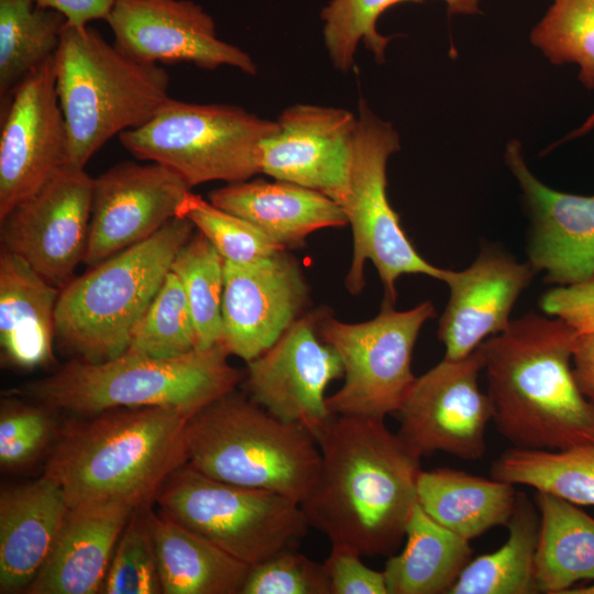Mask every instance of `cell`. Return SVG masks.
<instances>
[{"instance_id": "cb8c5ba5", "label": "cell", "mask_w": 594, "mask_h": 594, "mask_svg": "<svg viewBox=\"0 0 594 594\" xmlns=\"http://www.w3.org/2000/svg\"><path fill=\"white\" fill-rule=\"evenodd\" d=\"M210 202L251 222L285 249L304 245L317 230L348 224L343 208L331 198L277 179L228 184L211 193Z\"/></svg>"}, {"instance_id": "2e32d148", "label": "cell", "mask_w": 594, "mask_h": 594, "mask_svg": "<svg viewBox=\"0 0 594 594\" xmlns=\"http://www.w3.org/2000/svg\"><path fill=\"white\" fill-rule=\"evenodd\" d=\"M260 145V173L318 191L342 208L350 194L358 117L345 109L298 103Z\"/></svg>"}, {"instance_id": "8992f818", "label": "cell", "mask_w": 594, "mask_h": 594, "mask_svg": "<svg viewBox=\"0 0 594 594\" xmlns=\"http://www.w3.org/2000/svg\"><path fill=\"white\" fill-rule=\"evenodd\" d=\"M186 450L187 463L209 477L275 492L299 504L320 464L309 431L235 391L189 418Z\"/></svg>"}, {"instance_id": "7c38bea8", "label": "cell", "mask_w": 594, "mask_h": 594, "mask_svg": "<svg viewBox=\"0 0 594 594\" xmlns=\"http://www.w3.org/2000/svg\"><path fill=\"white\" fill-rule=\"evenodd\" d=\"M483 369L477 346L461 359L443 358L416 377L397 413V435L414 453L444 452L468 461L484 457L493 406L479 386Z\"/></svg>"}, {"instance_id": "8fae6325", "label": "cell", "mask_w": 594, "mask_h": 594, "mask_svg": "<svg viewBox=\"0 0 594 594\" xmlns=\"http://www.w3.org/2000/svg\"><path fill=\"white\" fill-rule=\"evenodd\" d=\"M426 300L408 310L383 304L373 319L346 323L323 315L318 332L339 354L343 385L327 397L332 415L385 419L400 409L416 376L413 352L419 332L435 317Z\"/></svg>"}, {"instance_id": "d4e9b609", "label": "cell", "mask_w": 594, "mask_h": 594, "mask_svg": "<svg viewBox=\"0 0 594 594\" xmlns=\"http://www.w3.org/2000/svg\"><path fill=\"white\" fill-rule=\"evenodd\" d=\"M59 292L26 261L1 246L2 361L21 370H32L52 361Z\"/></svg>"}, {"instance_id": "e575fe53", "label": "cell", "mask_w": 594, "mask_h": 594, "mask_svg": "<svg viewBox=\"0 0 594 594\" xmlns=\"http://www.w3.org/2000/svg\"><path fill=\"white\" fill-rule=\"evenodd\" d=\"M530 41L552 64H576L580 81L594 89V0H552ZM593 125L594 113L572 135H581Z\"/></svg>"}, {"instance_id": "ee69618b", "label": "cell", "mask_w": 594, "mask_h": 594, "mask_svg": "<svg viewBox=\"0 0 594 594\" xmlns=\"http://www.w3.org/2000/svg\"><path fill=\"white\" fill-rule=\"evenodd\" d=\"M564 594H594V580L591 584L579 586V587H571L568 591H565Z\"/></svg>"}, {"instance_id": "d6986e66", "label": "cell", "mask_w": 594, "mask_h": 594, "mask_svg": "<svg viewBox=\"0 0 594 594\" xmlns=\"http://www.w3.org/2000/svg\"><path fill=\"white\" fill-rule=\"evenodd\" d=\"M306 298L304 276L286 250L251 263L224 261L222 346L252 361L299 318Z\"/></svg>"}, {"instance_id": "ba28073f", "label": "cell", "mask_w": 594, "mask_h": 594, "mask_svg": "<svg viewBox=\"0 0 594 594\" xmlns=\"http://www.w3.org/2000/svg\"><path fill=\"white\" fill-rule=\"evenodd\" d=\"M160 514L252 566L297 549L310 527L282 494L209 477L186 463L161 486Z\"/></svg>"}, {"instance_id": "b9f144b4", "label": "cell", "mask_w": 594, "mask_h": 594, "mask_svg": "<svg viewBox=\"0 0 594 594\" xmlns=\"http://www.w3.org/2000/svg\"><path fill=\"white\" fill-rule=\"evenodd\" d=\"M118 0H35L45 9L62 13L67 24L85 26L95 20L107 21Z\"/></svg>"}, {"instance_id": "5b68a950", "label": "cell", "mask_w": 594, "mask_h": 594, "mask_svg": "<svg viewBox=\"0 0 594 594\" xmlns=\"http://www.w3.org/2000/svg\"><path fill=\"white\" fill-rule=\"evenodd\" d=\"M222 344L170 358L124 352L101 361L75 359L30 383L24 394L51 410L94 416L114 408L169 407L194 416L235 389L239 371Z\"/></svg>"}, {"instance_id": "ffe728a7", "label": "cell", "mask_w": 594, "mask_h": 594, "mask_svg": "<svg viewBox=\"0 0 594 594\" xmlns=\"http://www.w3.org/2000/svg\"><path fill=\"white\" fill-rule=\"evenodd\" d=\"M505 161L517 179L529 216L528 262L544 283L565 286L594 274V196L558 191L540 182L526 165L517 140Z\"/></svg>"}, {"instance_id": "7bdbcfd3", "label": "cell", "mask_w": 594, "mask_h": 594, "mask_svg": "<svg viewBox=\"0 0 594 594\" xmlns=\"http://www.w3.org/2000/svg\"><path fill=\"white\" fill-rule=\"evenodd\" d=\"M572 362L578 387L587 399L594 402V332L579 333Z\"/></svg>"}, {"instance_id": "f35d334b", "label": "cell", "mask_w": 594, "mask_h": 594, "mask_svg": "<svg viewBox=\"0 0 594 594\" xmlns=\"http://www.w3.org/2000/svg\"><path fill=\"white\" fill-rule=\"evenodd\" d=\"M241 594H331L324 563L288 549L250 566Z\"/></svg>"}, {"instance_id": "83f0119b", "label": "cell", "mask_w": 594, "mask_h": 594, "mask_svg": "<svg viewBox=\"0 0 594 594\" xmlns=\"http://www.w3.org/2000/svg\"><path fill=\"white\" fill-rule=\"evenodd\" d=\"M405 547L383 570L388 594L448 593L471 561L470 540L432 519L417 503L406 526Z\"/></svg>"}, {"instance_id": "277c9868", "label": "cell", "mask_w": 594, "mask_h": 594, "mask_svg": "<svg viewBox=\"0 0 594 594\" xmlns=\"http://www.w3.org/2000/svg\"><path fill=\"white\" fill-rule=\"evenodd\" d=\"M68 131L66 164L85 168L110 139L146 123L169 98V76L88 25L66 23L54 56Z\"/></svg>"}, {"instance_id": "f546056e", "label": "cell", "mask_w": 594, "mask_h": 594, "mask_svg": "<svg viewBox=\"0 0 594 594\" xmlns=\"http://www.w3.org/2000/svg\"><path fill=\"white\" fill-rule=\"evenodd\" d=\"M508 537L496 551L470 561L449 594L538 593L535 561L540 516L535 502L519 492L506 525Z\"/></svg>"}, {"instance_id": "4316f807", "label": "cell", "mask_w": 594, "mask_h": 594, "mask_svg": "<svg viewBox=\"0 0 594 594\" xmlns=\"http://www.w3.org/2000/svg\"><path fill=\"white\" fill-rule=\"evenodd\" d=\"M164 594H241L250 565L148 509Z\"/></svg>"}, {"instance_id": "e0dca14e", "label": "cell", "mask_w": 594, "mask_h": 594, "mask_svg": "<svg viewBox=\"0 0 594 594\" xmlns=\"http://www.w3.org/2000/svg\"><path fill=\"white\" fill-rule=\"evenodd\" d=\"M191 188L168 167L122 162L94 179L88 241L82 263L94 266L141 243L169 220Z\"/></svg>"}, {"instance_id": "d6a6232c", "label": "cell", "mask_w": 594, "mask_h": 594, "mask_svg": "<svg viewBox=\"0 0 594 594\" xmlns=\"http://www.w3.org/2000/svg\"><path fill=\"white\" fill-rule=\"evenodd\" d=\"M425 0H331L321 11L324 44L333 66L348 72L362 41L378 62H384L391 36L377 32L376 22L388 8ZM449 14H476L481 0H442Z\"/></svg>"}, {"instance_id": "603a6c76", "label": "cell", "mask_w": 594, "mask_h": 594, "mask_svg": "<svg viewBox=\"0 0 594 594\" xmlns=\"http://www.w3.org/2000/svg\"><path fill=\"white\" fill-rule=\"evenodd\" d=\"M48 477L0 493V593L26 590L46 561L68 513Z\"/></svg>"}, {"instance_id": "d590c367", "label": "cell", "mask_w": 594, "mask_h": 594, "mask_svg": "<svg viewBox=\"0 0 594 594\" xmlns=\"http://www.w3.org/2000/svg\"><path fill=\"white\" fill-rule=\"evenodd\" d=\"M198 349L189 304L178 277L169 270L132 331L125 352L170 359Z\"/></svg>"}, {"instance_id": "1f68e13d", "label": "cell", "mask_w": 594, "mask_h": 594, "mask_svg": "<svg viewBox=\"0 0 594 594\" xmlns=\"http://www.w3.org/2000/svg\"><path fill=\"white\" fill-rule=\"evenodd\" d=\"M493 479L594 505V440L565 450L510 448L491 465Z\"/></svg>"}, {"instance_id": "52a82bcc", "label": "cell", "mask_w": 594, "mask_h": 594, "mask_svg": "<svg viewBox=\"0 0 594 594\" xmlns=\"http://www.w3.org/2000/svg\"><path fill=\"white\" fill-rule=\"evenodd\" d=\"M194 228L187 219L176 217L147 240L73 277L61 289L55 310L61 343L88 362L124 353L133 329Z\"/></svg>"}, {"instance_id": "8d00e7d4", "label": "cell", "mask_w": 594, "mask_h": 594, "mask_svg": "<svg viewBox=\"0 0 594 594\" xmlns=\"http://www.w3.org/2000/svg\"><path fill=\"white\" fill-rule=\"evenodd\" d=\"M177 217L190 221L224 261L251 263L286 250L251 222L191 191Z\"/></svg>"}, {"instance_id": "3957f363", "label": "cell", "mask_w": 594, "mask_h": 594, "mask_svg": "<svg viewBox=\"0 0 594 594\" xmlns=\"http://www.w3.org/2000/svg\"><path fill=\"white\" fill-rule=\"evenodd\" d=\"M190 417L176 408L134 407L66 421L43 475L62 490L69 507L151 505L167 477L187 463Z\"/></svg>"}, {"instance_id": "74e56055", "label": "cell", "mask_w": 594, "mask_h": 594, "mask_svg": "<svg viewBox=\"0 0 594 594\" xmlns=\"http://www.w3.org/2000/svg\"><path fill=\"white\" fill-rule=\"evenodd\" d=\"M151 505L132 513L114 549L101 593H163L148 520Z\"/></svg>"}, {"instance_id": "9c48e42d", "label": "cell", "mask_w": 594, "mask_h": 594, "mask_svg": "<svg viewBox=\"0 0 594 594\" xmlns=\"http://www.w3.org/2000/svg\"><path fill=\"white\" fill-rule=\"evenodd\" d=\"M277 122L230 105L168 98L143 125L119 135L136 160L164 165L190 187L260 174V145Z\"/></svg>"}, {"instance_id": "9a60e30c", "label": "cell", "mask_w": 594, "mask_h": 594, "mask_svg": "<svg viewBox=\"0 0 594 594\" xmlns=\"http://www.w3.org/2000/svg\"><path fill=\"white\" fill-rule=\"evenodd\" d=\"M322 312L299 317L266 351L248 362L250 398L275 417L299 425L314 438L332 414L328 385L343 377L336 350L318 332Z\"/></svg>"}, {"instance_id": "f1b7e54d", "label": "cell", "mask_w": 594, "mask_h": 594, "mask_svg": "<svg viewBox=\"0 0 594 594\" xmlns=\"http://www.w3.org/2000/svg\"><path fill=\"white\" fill-rule=\"evenodd\" d=\"M540 531L535 561L538 593L564 594L574 583L594 580V518L576 504L537 491Z\"/></svg>"}, {"instance_id": "7402d4cb", "label": "cell", "mask_w": 594, "mask_h": 594, "mask_svg": "<svg viewBox=\"0 0 594 594\" xmlns=\"http://www.w3.org/2000/svg\"><path fill=\"white\" fill-rule=\"evenodd\" d=\"M136 509L119 502L69 507L30 594L101 593L117 543Z\"/></svg>"}, {"instance_id": "4fadbf2b", "label": "cell", "mask_w": 594, "mask_h": 594, "mask_svg": "<svg viewBox=\"0 0 594 594\" xmlns=\"http://www.w3.org/2000/svg\"><path fill=\"white\" fill-rule=\"evenodd\" d=\"M94 179L85 168L65 164L0 219L1 246L58 289L84 260Z\"/></svg>"}, {"instance_id": "5bb4252c", "label": "cell", "mask_w": 594, "mask_h": 594, "mask_svg": "<svg viewBox=\"0 0 594 594\" xmlns=\"http://www.w3.org/2000/svg\"><path fill=\"white\" fill-rule=\"evenodd\" d=\"M54 56L25 77L1 109L0 219L67 162Z\"/></svg>"}, {"instance_id": "484cf974", "label": "cell", "mask_w": 594, "mask_h": 594, "mask_svg": "<svg viewBox=\"0 0 594 594\" xmlns=\"http://www.w3.org/2000/svg\"><path fill=\"white\" fill-rule=\"evenodd\" d=\"M515 485L463 471L421 470L417 480L420 507L437 522L466 540L506 526L515 507Z\"/></svg>"}, {"instance_id": "30bf717a", "label": "cell", "mask_w": 594, "mask_h": 594, "mask_svg": "<svg viewBox=\"0 0 594 594\" xmlns=\"http://www.w3.org/2000/svg\"><path fill=\"white\" fill-rule=\"evenodd\" d=\"M399 147L393 125L377 118L361 99L350 194L343 206L353 234V258L345 286L353 295L361 293L365 286L364 264L369 260L383 283V304L393 306L399 276L422 274L442 282L447 272L418 253L388 201L387 161Z\"/></svg>"}, {"instance_id": "836d02e7", "label": "cell", "mask_w": 594, "mask_h": 594, "mask_svg": "<svg viewBox=\"0 0 594 594\" xmlns=\"http://www.w3.org/2000/svg\"><path fill=\"white\" fill-rule=\"evenodd\" d=\"M170 271L185 290L196 328L198 349L221 344L224 260L198 232L179 249Z\"/></svg>"}, {"instance_id": "6da1fadb", "label": "cell", "mask_w": 594, "mask_h": 594, "mask_svg": "<svg viewBox=\"0 0 594 594\" xmlns=\"http://www.w3.org/2000/svg\"><path fill=\"white\" fill-rule=\"evenodd\" d=\"M320 464L300 507L331 546L389 557L418 503L420 457L384 419L332 415L315 438Z\"/></svg>"}, {"instance_id": "7a4b0ae2", "label": "cell", "mask_w": 594, "mask_h": 594, "mask_svg": "<svg viewBox=\"0 0 594 594\" xmlns=\"http://www.w3.org/2000/svg\"><path fill=\"white\" fill-rule=\"evenodd\" d=\"M578 336L559 318L528 312L479 345L493 421L513 447L556 451L594 440V402L571 366Z\"/></svg>"}, {"instance_id": "ac0fdd59", "label": "cell", "mask_w": 594, "mask_h": 594, "mask_svg": "<svg viewBox=\"0 0 594 594\" xmlns=\"http://www.w3.org/2000/svg\"><path fill=\"white\" fill-rule=\"evenodd\" d=\"M106 22L114 45L136 59L256 74L252 57L220 40L211 15L191 0H118Z\"/></svg>"}, {"instance_id": "60d3db41", "label": "cell", "mask_w": 594, "mask_h": 594, "mask_svg": "<svg viewBox=\"0 0 594 594\" xmlns=\"http://www.w3.org/2000/svg\"><path fill=\"white\" fill-rule=\"evenodd\" d=\"M539 307L543 314L563 320L578 333L594 332V274L582 282L547 290Z\"/></svg>"}, {"instance_id": "4dcf8cb0", "label": "cell", "mask_w": 594, "mask_h": 594, "mask_svg": "<svg viewBox=\"0 0 594 594\" xmlns=\"http://www.w3.org/2000/svg\"><path fill=\"white\" fill-rule=\"evenodd\" d=\"M67 21L35 0H0V100L3 109L13 90L53 57Z\"/></svg>"}, {"instance_id": "44dd1931", "label": "cell", "mask_w": 594, "mask_h": 594, "mask_svg": "<svg viewBox=\"0 0 594 594\" xmlns=\"http://www.w3.org/2000/svg\"><path fill=\"white\" fill-rule=\"evenodd\" d=\"M537 272L499 245L487 243L470 266L447 270L449 300L439 320L438 338L448 359L471 354L483 341L510 323L513 307Z\"/></svg>"}, {"instance_id": "ab89813d", "label": "cell", "mask_w": 594, "mask_h": 594, "mask_svg": "<svg viewBox=\"0 0 594 594\" xmlns=\"http://www.w3.org/2000/svg\"><path fill=\"white\" fill-rule=\"evenodd\" d=\"M323 563L331 594H388L383 571L369 568L353 549L331 546Z\"/></svg>"}]
</instances>
